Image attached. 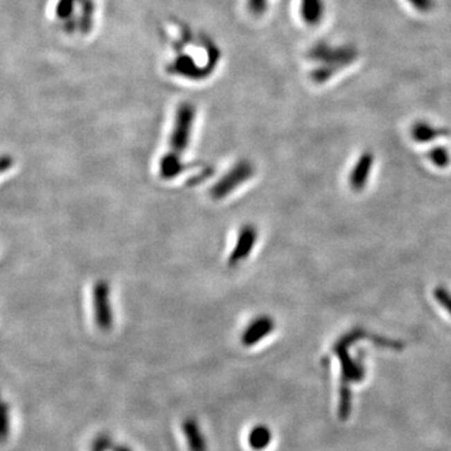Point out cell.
Here are the masks:
<instances>
[{"label": "cell", "instance_id": "cell-16", "mask_svg": "<svg viewBox=\"0 0 451 451\" xmlns=\"http://www.w3.org/2000/svg\"><path fill=\"white\" fill-rule=\"evenodd\" d=\"M14 166V159L12 156L8 154H3L0 156V175L6 173L8 170H10Z\"/></svg>", "mask_w": 451, "mask_h": 451}, {"label": "cell", "instance_id": "cell-11", "mask_svg": "<svg viewBox=\"0 0 451 451\" xmlns=\"http://www.w3.org/2000/svg\"><path fill=\"white\" fill-rule=\"evenodd\" d=\"M73 8H74V0H59L57 6V15L59 19H67L73 14Z\"/></svg>", "mask_w": 451, "mask_h": 451}, {"label": "cell", "instance_id": "cell-9", "mask_svg": "<svg viewBox=\"0 0 451 451\" xmlns=\"http://www.w3.org/2000/svg\"><path fill=\"white\" fill-rule=\"evenodd\" d=\"M10 434V412L0 393V441H6Z\"/></svg>", "mask_w": 451, "mask_h": 451}, {"label": "cell", "instance_id": "cell-7", "mask_svg": "<svg viewBox=\"0 0 451 451\" xmlns=\"http://www.w3.org/2000/svg\"><path fill=\"white\" fill-rule=\"evenodd\" d=\"M371 166H373V156L370 153H366L360 158L359 163L356 164L353 175L350 177V184L353 186V190H360L365 186Z\"/></svg>", "mask_w": 451, "mask_h": 451}, {"label": "cell", "instance_id": "cell-3", "mask_svg": "<svg viewBox=\"0 0 451 451\" xmlns=\"http://www.w3.org/2000/svg\"><path fill=\"white\" fill-rule=\"evenodd\" d=\"M184 440L190 451H209L207 440L202 432V427L195 418H184L182 423Z\"/></svg>", "mask_w": 451, "mask_h": 451}, {"label": "cell", "instance_id": "cell-14", "mask_svg": "<svg viewBox=\"0 0 451 451\" xmlns=\"http://www.w3.org/2000/svg\"><path fill=\"white\" fill-rule=\"evenodd\" d=\"M435 297L451 314V294H448L444 288H438L436 292H435Z\"/></svg>", "mask_w": 451, "mask_h": 451}, {"label": "cell", "instance_id": "cell-17", "mask_svg": "<svg viewBox=\"0 0 451 451\" xmlns=\"http://www.w3.org/2000/svg\"><path fill=\"white\" fill-rule=\"evenodd\" d=\"M112 451H133L132 449H130L128 446H125V445H117V446H114L113 449H112Z\"/></svg>", "mask_w": 451, "mask_h": 451}, {"label": "cell", "instance_id": "cell-5", "mask_svg": "<svg viewBox=\"0 0 451 451\" xmlns=\"http://www.w3.org/2000/svg\"><path fill=\"white\" fill-rule=\"evenodd\" d=\"M301 15L308 26L320 24L325 15L324 0H301Z\"/></svg>", "mask_w": 451, "mask_h": 451}, {"label": "cell", "instance_id": "cell-4", "mask_svg": "<svg viewBox=\"0 0 451 451\" xmlns=\"http://www.w3.org/2000/svg\"><path fill=\"white\" fill-rule=\"evenodd\" d=\"M274 322L268 320H256L252 325L246 328V333L242 336V344L245 346L251 347L257 345L262 339H265L269 333H272Z\"/></svg>", "mask_w": 451, "mask_h": 451}, {"label": "cell", "instance_id": "cell-12", "mask_svg": "<svg viewBox=\"0 0 451 451\" xmlns=\"http://www.w3.org/2000/svg\"><path fill=\"white\" fill-rule=\"evenodd\" d=\"M420 13H429L435 7V0H407Z\"/></svg>", "mask_w": 451, "mask_h": 451}, {"label": "cell", "instance_id": "cell-2", "mask_svg": "<svg viewBox=\"0 0 451 451\" xmlns=\"http://www.w3.org/2000/svg\"><path fill=\"white\" fill-rule=\"evenodd\" d=\"M311 57L322 63V66L315 71L312 78L317 83H324L340 68L351 64L357 57V52L353 46H330L326 43H320L312 49Z\"/></svg>", "mask_w": 451, "mask_h": 451}, {"label": "cell", "instance_id": "cell-15", "mask_svg": "<svg viewBox=\"0 0 451 451\" xmlns=\"http://www.w3.org/2000/svg\"><path fill=\"white\" fill-rule=\"evenodd\" d=\"M109 448H111L109 439L105 436V435H100L94 440L92 445V451H107Z\"/></svg>", "mask_w": 451, "mask_h": 451}, {"label": "cell", "instance_id": "cell-1", "mask_svg": "<svg viewBox=\"0 0 451 451\" xmlns=\"http://www.w3.org/2000/svg\"><path fill=\"white\" fill-rule=\"evenodd\" d=\"M195 117H196V109L193 105L190 103H182L178 107L173 131L170 134V153L167 157L163 158V163L161 166V170L164 177L172 178L179 172L178 156L184 153L190 143Z\"/></svg>", "mask_w": 451, "mask_h": 451}, {"label": "cell", "instance_id": "cell-6", "mask_svg": "<svg viewBox=\"0 0 451 451\" xmlns=\"http://www.w3.org/2000/svg\"><path fill=\"white\" fill-rule=\"evenodd\" d=\"M272 443V432L267 425L258 424L249 432L247 444L254 451H263Z\"/></svg>", "mask_w": 451, "mask_h": 451}, {"label": "cell", "instance_id": "cell-10", "mask_svg": "<svg viewBox=\"0 0 451 451\" xmlns=\"http://www.w3.org/2000/svg\"><path fill=\"white\" fill-rule=\"evenodd\" d=\"M430 159L439 167H445L449 163V153L444 147H436L430 152Z\"/></svg>", "mask_w": 451, "mask_h": 451}, {"label": "cell", "instance_id": "cell-13", "mask_svg": "<svg viewBox=\"0 0 451 451\" xmlns=\"http://www.w3.org/2000/svg\"><path fill=\"white\" fill-rule=\"evenodd\" d=\"M267 1L268 0H247L249 12L255 15H261L267 8Z\"/></svg>", "mask_w": 451, "mask_h": 451}, {"label": "cell", "instance_id": "cell-8", "mask_svg": "<svg viewBox=\"0 0 451 451\" xmlns=\"http://www.w3.org/2000/svg\"><path fill=\"white\" fill-rule=\"evenodd\" d=\"M445 134H448V132L435 128L434 125L424 123V122H418L412 127V137L416 142L426 143V142H430V141L435 139L439 136H445Z\"/></svg>", "mask_w": 451, "mask_h": 451}]
</instances>
